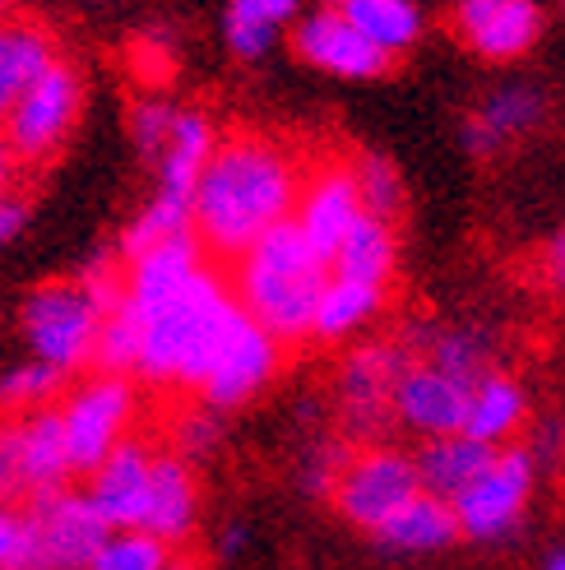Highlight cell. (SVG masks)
I'll use <instances>...</instances> for the list:
<instances>
[{
    "instance_id": "obj_1",
    "label": "cell",
    "mask_w": 565,
    "mask_h": 570,
    "mask_svg": "<svg viewBox=\"0 0 565 570\" xmlns=\"http://www.w3.org/2000/svg\"><path fill=\"white\" fill-rule=\"evenodd\" d=\"M297 154L278 139L237 130L218 139V149L195 186V233L214 255H246L265 233L297 214L301 195Z\"/></svg>"
},
{
    "instance_id": "obj_2",
    "label": "cell",
    "mask_w": 565,
    "mask_h": 570,
    "mask_svg": "<svg viewBox=\"0 0 565 570\" xmlns=\"http://www.w3.org/2000/svg\"><path fill=\"white\" fill-rule=\"evenodd\" d=\"M241 302L232 283L218 269H200L186 288L158 306L145 321V353H139V381L149 385H177V390H200L222 344L241 325Z\"/></svg>"
},
{
    "instance_id": "obj_3",
    "label": "cell",
    "mask_w": 565,
    "mask_h": 570,
    "mask_svg": "<svg viewBox=\"0 0 565 570\" xmlns=\"http://www.w3.org/2000/svg\"><path fill=\"white\" fill-rule=\"evenodd\" d=\"M329 283V261L301 237L297 218L278 223L246 255H237L232 293L256 325H265L282 348L316 334V306Z\"/></svg>"
},
{
    "instance_id": "obj_4",
    "label": "cell",
    "mask_w": 565,
    "mask_h": 570,
    "mask_svg": "<svg viewBox=\"0 0 565 570\" xmlns=\"http://www.w3.org/2000/svg\"><path fill=\"white\" fill-rule=\"evenodd\" d=\"M408 348L399 338H376V344H357L338 362L334 381V413L338 432L353 445H380V436L394 426V385L408 372Z\"/></svg>"
},
{
    "instance_id": "obj_5",
    "label": "cell",
    "mask_w": 565,
    "mask_h": 570,
    "mask_svg": "<svg viewBox=\"0 0 565 570\" xmlns=\"http://www.w3.org/2000/svg\"><path fill=\"white\" fill-rule=\"evenodd\" d=\"M102 311L79 278H56L28 293L23 302V338L38 362L75 376L79 366H93Z\"/></svg>"
},
{
    "instance_id": "obj_6",
    "label": "cell",
    "mask_w": 565,
    "mask_h": 570,
    "mask_svg": "<svg viewBox=\"0 0 565 570\" xmlns=\"http://www.w3.org/2000/svg\"><path fill=\"white\" fill-rule=\"evenodd\" d=\"M83 111V75L70 61H56L0 121V139L23 167H42L66 149Z\"/></svg>"
},
{
    "instance_id": "obj_7",
    "label": "cell",
    "mask_w": 565,
    "mask_h": 570,
    "mask_svg": "<svg viewBox=\"0 0 565 570\" xmlns=\"http://www.w3.org/2000/svg\"><path fill=\"white\" fill-rule=\"evenodd\" d=\"M538 478H543V469L528 454V445H500L487 473L455 501V515H459V529L468 543L496 548L505 538H515L533 497H538Z\"/></svg>"
},
{
    "instance_id": "obj_8",
    "label": "cell",
    "mask_w": 565,
    "mask_h": 570,
    "mask_svg": "<svg viewBox=\"0 0 565 570\" xmlns=\"http://www.w3.org/2000/svg\"><path fill=\"white\" fill-rule=\"evenodd\" d=\"M135 413H139V394L130 376L98 372L89 381H79L61 399V422H66L75 473L89 478L126 436H135Z\"/></svg>"
},
{
    "instance_id": "obj_9",
    "label": "cell",
    "mask_w": 565,
    "mask_h": 570,
    "mask_svg": "<svg viewBox=\"0 0 565 570\" xmlns=\"http://www.w3.org/2000/svg\"><path fill=\"white\" fill-rule=\"evenodd\" d=\"M422 492V478H417V460L394 445H357L353 460L338 473V488H334V510L344 515L353 529L376 533L394 510H404L413 497Z\"/></svg>"
},
{
    "instance_id": "obj_10",
    "label": "cell",
    "mask_w": 565,
    "mask_h": 570,
    "mask_svg": "<svg viewBox=\"0 0 565 570\" xmlns=\"http://www.w3.org/2000/svg\"><path fill=\"white\" fill-rule=\"evenodd\" d=\"M28 520H33L38 570H93L107 533H111L93 497L79 488L28 497Z\"/></svg>"
},
{
    "instance_id": "obj_11",
    "label": "cell",
    "mask_w": 565,
    "mask_h": 570,
    "mask_svg": "<svg viewBox=\"0 0 565 570\" xmlns=\"http://www.w3.org/2000/svg\"><path fill=\"white\" fill-rule=\"evenodd\" d=\"M366 214L361 205V186H357V167L344 158H325L301 177V195H297V227L301 237L316 246L320 261H334V250L344 246V237L353 233V223Z\"/></svg>"
},
{
    "instance_id": "obj_12",
    "label": "cell",
    "mask_w": 565,
    "mask_h": 570,
    "mask_svg": "<svg viewBox=\"0 0 565 570\" xmlns=\"http://www.w3.org/2000/svg\"><path fill=\"white\" fill-rule=\"evenodd\" d=\"M278 366H282V344L265 325L241 316L232 338L222 344L214 372L205 376L200 394H205V404L218 409V413L222 409H241V404H250V399H256L278 376Z\"/></svg>"
},
{
    "instance_id": "obj_13",
    "label": "cell",
    "mask_w": 565,
    "mask_h": 570,
    "mask_svg": "<svg viewBox=\"0 0 565 570\" xmlns=\"http://www.w3.org/2000/svg\"><path fill=\"white\" fill-rule=\"evenodd\" d=\"M293 51L306 66L338 75V79H380L394 66V56L380 51L371 38H361L334 6L310 10L293 23Z\"/></svg>"
},
{
    "instance_id": "obj_14",
    "label": "cell",
    "mask_w": 565,
    "mask_h": 570,
    "mask_svg": "<svg viewBox=\"0 0 565 570\" xmlns=\"http://www.w3.org/2000/svg\"><path fill=\"white\" fill-rule=\"evenodd\" d=\"M468 394H473V385L440 372L436 362H408V372L394 385V422L417 432L422 441L464 432Z\"/></svg>"
},
{
    "instance_id": "obj_15",
    "label": "cell",
    "mask_w": 565,
    "mask_h": 570,
    "mask_svg": "<svg viewBox=\"0 0 565 570\" xmlns=\"http://www.w3.org/2000/svg\"><path fill=\"white\" fill-rule=\"evenodd\" d=\"M455 33L483 61H519L543 38V6L538 0H459Z\"/></svg>"
},
{
    "instance_id": "obj_16",
    "label": "cell",
    "mask_w": 565,
    "mask_h": 570,
    "mask_svg": "<svg viewBox=\"0 0 565 570\" xmlns=\"http://www.w3.org/2000/svg\"><path fill=\"white\" fill-rule=\"evenodd\" d=\"M153 460L158 450L139 436H126L107 460L89 473V492L93 505L102 510V520L111 529H139L149 510V488H153Z\"/></svg>"
},
{
    "instance_id": "obj_17",
    "label": "cell",
    "mask_w": 565,
    "mask_h": 570,
    "mask_svg": "<svg viewBox=\"0 0 565 570\" xmlns=\"http://www.w3.org/2000/svg\"><path fill=\"white\" fill-rule=\"evenodd\" d=\"M205 269V242L200 233H181L149 246L145 255L126 261V306H135L139 316H153L158 306L172 302L186 283Z\"/></svg>"
},
{
    "instance_id": "obj_18",
    "label": "cell",
    "mask_w": 565,
    "mask_h": 570,
    "mask_svg": "<svg viewBox=\"0 0 565 570\" xmlns=\"http://www.w3.org/2000/svg\"><path fill=\"white\" fill-rule=\"evenodd\" d=\"M139 529L158 533L162 543H172V548H181L186 538L200 529V482H195V469H190L186 454L158 450L149 510H145V524Z\"/></svg>"
},
{
    "instance_id": "obj_19",
    "label": "cell",
    "mask_w": 565,
    "mask_h": 570,
    "mask_svg": "<svg viewBox=\"0 0 565 570\" xmlns=\"http://www.w3.org/2000/svg\"><path fill=\"white\" fill-rule=\"evenodd\" d=\"M399 344L413 362H436L464 385H477L487 372H496V338L477 325H408Z\"/></svg>"
},
{
    "instance_id": "obj_20",
    "label": "cell",
    "mask_w": 565,
    "mask_h": 570,
    "mask_svg": "<svg viewBox=\"0 0 565 570\" xmlns=\"http://www.w3.org/2000/svg\"><path fill=\"white\" fill-rule=\"evenodd\" d=\"M371 538L389 557H432V552H445L449 543H459L464 529H459V515L449 501L417 492L404 510H394Z\"/></svg>"
},
{
    "instance_id": "obj_21",
    "label": "cell",
    "mask_w": 565,
    "mask_h": 570,
    "mask_svg": "<svg viewBox=\"0 0 565 570\" xmlns=\"http://www.w3.org/2000/svg\"><path fill=\"white\" fill-rule=\"evenodd\" d=\"M417 460V478H422V492H432L440 501L455 505L477 478L487 473V464L496 460V445L477 441L468 432H449V436H432L422 441V450L413 454Z\"/></svg>"
},
{
    "instance_id": "obj_22",
    "label": "cell",
    "mask_w": 565,
    "mask_h": 570,
    "mask_svg": "<svg viewBox=\"0 0 565 570\" xmlns=\"http://www.w3.org/2000/svg\"><path fill=\"white\" fill-rule=\"evenodd\" d=\"M56 61V42L38 19H0V121Z\"/></svg>"
},
{
    "instance_id": "obj_23",
    "label": "cell",
    "mask_w": 565,
    "mask_h": 570,
    "mask_svg": "<svg viewBox=\"0 0 565 570\" xmlns=\"http://www.w3.org/2000/svg\"><path fill=\"white\" fill-rule=\"evenodd\" d=\"M19 445H23V478H28V497L42 492H61L75 478L70 460V441H66V422L61 409H33L19 417Z\"/></svg>"
},
{
    "instance_id": "obj_24",
    "label": "cell",
    "mask_w": 565,
    "mask_h": 570,
    "mask_svg": "<svg viewBox=\"0 0 565 570\" xmlns=\"http://www.w3.org/2000/svg\"><path fill=\"white\" fill-rule=\"evenodd\" d=\"M547 117V98L533 89V83H505L496 89L483 107H477V117L468 121L464 139L473 154H496L500 145H511V139L538 130Z\"/></svg>"
},
{
    "instance_id": "obj_25",
    "label": "cell",
    "mask_w": 565,
    "mask_h": 570,
    "mask_svg": "<svg viewBox=\"0 0 565 570\" xmlns=\"http://www.w3.org/2000/svg\"><path fill=\"white\" fill-rule=\"evenodd\" d=\"M528 390L511 376V372H487L483 381L473 385L468 394V422H464V432L477 436V441H487V445H515V436L528 426Z\"/></svg>"
},
{
    "instance_id": "obj_26",
    "label": "cell",
    "mask_w": 565,
    "mask_h": 570,
    "mask_svg": "<svg viewBox=\"0 0 565 570\" xmlns=\"http://www.w3.org/2000/svg\"><path fill=\"white\" fill-rule=\"evenodd\" d=\"M394 269H399V237H394L389 218H376V214H361L329 261V274L376 283V288H389Z\"/></svg>"
},
{
    "instance_id": "obj_27",
    "label": "cell",
    "mask_w": 565,
    "mask_h": 570,
    "mask_svg": "<svg viewBox=\"0 0 565 570\" xmlns=\"http://www.w3.org/2000/svg\"><path fill=\"white\" fill-rule=\"evenodd\" d=\"M214 149H218V135H214V121L205 117V111H195V107L177 111L172 139H167V149L158 158V186L195 195V186H200Z\"/></svg>"
},
{
    "instance_id": "obj_28",
    "label": "cell",
    "mask_w": 565,
    "mask_h": 570,
    "mask_svg": "<svg viewBox=\"0 0 565 570\" xmlns=\"http://www.w3.org/2000/svg\"><path fill=\"white\" fill-rule=\"evenodd\" d=\"M385 306V288L376 283H357V278H338L329 274L320 306H316V334L320 344H338V338H353L361 325H371Z\"/></svg>"
},
{
    "instance_id": "obj_29",
    "label": "cell",
    "mask_w": 565,
    "mask_h": 570,
    "mask_svg": "<svg viewBox=\"0 0 565 570\" xmlns=\"http://www.w3.org/2000/svg\"><path fill=\"white\" fill-rule=\"evenodd\" d=\"M301 0H228V14H222V38L228 51L241 61H260L269 56L278 28H288L297 19Z\"/></svg>"
},
{
    "instance_id": "obj_30",
    "label": "cell",
    "mask_w": 565,
    "mask_h": 570,
    "mask_svg": "<svg viewBox=\"0 0 565 570\" xmlns=\"http://www.w3.org/2000/svg\"><path fill=\"white\" fill-rule=\"evenodd\" d=\"M361 38H371L380 51L399 56L422 38V6L417 0H338L334 6Z\"/></svg>"
},
{
    "instance_id": "obj_31",
    "label": "cell",
    "mask_w": 565,
    "mask_h": 570,
    "mask_svg": "<svg viewBox=\"0 0 565 570\" xmlns=\"http://www.w3.org/2000/svg\"><path fill=\"white\" fill-rule=\"evenodd\" d=\"M181 233H195V195H181V190H167L158 186L149 195V205L135 214V223L126 227L121 237V261H135L145 255L149 246L167 242V237H181Z\"/></svg>"
},
{
    "instance_id": "obj_32",
    "label": "cell",
    "mask_w": 565,
    "mask_h": 570,
    "mask_svg": "<svg viewBox=\"0 0 565 570\" xmlns=\"http://www.w3.org/2000/svg\"><path fill=\"white\" fill-rule=\"evenodd\" d=\"M139 353H145V316H139L135 306L121 302L117 311H111V316H102L93 366H98V372L135 376V372H139Z\"/></svg>"
},
{
    "instance_id": "obj_33",
    "label": "cell",
    "mask_w": 565,
    "mask_h": 570,
    "mask_svg": "<svg viewBox=\"0 0 565 570\" xmlns=\"http://www.w3.org/2000/svg\"><path fill=\"white\" fill-rule=\"evenodd\" d=\"M172 557H177V548L162 543L149 529H111L93 570H167Z\"/></svg>"
},
{
    "instance_id": "obj_34",
    "label": "cell",
    "mask_w": 565,
    "mask_h": 570,
    "mask_svg": "<svg viewBox=\"0 0 565 570\" xmlns=\"http://www.w3.org/2000/svg\"><path fill=\"white\" fill-rule=\"evenodd\" d=\"M61 372L56 366H47V362H23V366H14V372L0 381V413H33V409H47L51 404V394L61 390Z\"/></svg>"
},
{
    "instance_id": "obj_35",
    "label": "cell",
    "mask_w": 565,
    "mask_h": 570,
    "mask_svg": "<svg viewBox=\"0 0 565 570\" xmlns=\"http://www.w3.org/2000/svg\"><path fill=\"white\" fill-rule=\"evenodd\" d=\"M353 167H357V186H361L366 214H376V218H394V214H399L404 181H399V173H394V163L380 158V154H361Z\"/></svg>"
},
{
    "instance_id": "obj_36",
    "label": "cell",
    "mask_w": 565,
    "mask_h": 570,
    "mask_svg": "<svg viewBox=\"0 0 565 570\" xmlns=\"http://www.w3.org/2000/svg\"><path fill=\"white\" fill-rule=\"evenodd\" d=\"M348 460H353V441H344V436L316 441V445L301 454V469H297L301 492H310V497H334L338 473H344Z\"/></svg>"
},
{
    "instance_id": "obj_37",
    "label": "cell",
    "mask_w": 565,
    "mask_h": 570,
    "mask_svg": "<svg viewBox=\"0 0 565 570\" xmlns=\"http://www.w3.org/2000/svg\"><path fill=\"white\" fill-rule=\"evenodd\" d=\"M0 570H38L28 505H0Z\"/></svg>"
},
{
    "instance_id": "obj_38",
    "label": "cell",
    "mask_w": 565,
    "mask_h": 570,
    "mask_svg": "<svg viewBox=\"0 0 565 570\" xmlns=\"http://www.w3.org/2000/svg\"><path fill=\"white\" fill-rule=\"evenodd\" d=\"M222 441V422H218V409H190L172 422V450L186 454V460H205V454H214Z\"/></svg>"
},
{
    "instance_id": "obj_39",
    "label": "cell",
    "mask_w": 565,
    "mask_h": 570,
    "mask_svg": "<svg viewBox=\"0 0 565 570\" xmlns=\"http://www.w3.org/2000/svg\"><path fill=\"white\" fill-rule=\"evenodd\" d=\"M28 501V478H23V445H19V417L0 413V505Z\"/></svg>"
},
{
    "instance_id": "obj_40",
    "label": "cell",
    "mask_w": 565,
    "mask_h": 570,
    "mask_svg": "<svg viewBox=\"0 0 565 570\" xmlns=\"http://www.w3.org/2000/svg\"><path fill=\"white\" fill-rule=\"evenodd\" d=\"M177 111H181V107H167L162 98H149V102H139V107H135L130 130H135V145H139V154L162 158L167 139H172V126H177Z\"/></svg>"
},
{
    "instance_id": "obj_41",
    "label": "cell",
    "mask_w": 565,
    "mask_h": 570,
    "mask_svg": "<svg viewBox=\"0 0 565 570\" xmlns=\"http://www.w3.org/2000/svg\"><path fill=\"white\" fill-rule=\"evenodd\" d=\"M524 445H528L533 460H538L543 473L556 469V464H561V454H565V422H561V417H538Z\"/></svg>"
},
{
    "instance_id": "obj_42",
    "label": "cell",
    "mask_w": 565,
    "mask_h": 570,
    "mask_svg": "<svg viewBox=\"0 0 565 570\" xmlns=\"http://www.w3.org/2000/svg\"><path fill=\"white\" fill-rule=\"evenodd\" d=\"M23 223H28V205H23L19 195H10L6 205H0V246L14 242V237L23 233Z\"/></svg>"
},
{
    "instance_id": "obj_43",
    "label": "cell",
    "mask_w": 565,
    "mask_h": 570,
    "mask_svg": "<svg viewBox=\"0 0 565 570\" xmlns=\"http://www.w3.org/2000/svg\"><path fill=\"white\" fill-rule=\"evenodd\" d=\"M19 173H23V163L14 158V149L0 139V205L14 195V186H19Z\"/></svg>"
},
{
    "instance_id": "obj_44",
    "label": "cell",
    "mask_w": 565,
    "mask_h": 570,
    "mask_svg": "<svg viewBox=\"0 0 565 570\" xmlns=\"http://www.w3.org/2000/svg\"><path fill=\"white\" fill-rule=\"evenodd\" d=\"M246 538H250V533H246V524H241V520H237V524H228V529L218 533V552H222V557H241V552H246Z\"/></svg>"
},
{
    "instance_id": "obj_45",
    "label": "cell",
    "mask_w": 565,
    "mask_h": 570,
    "mask_svg": "<svg viewBox=\"0 0 565 570\" xmlns=\"http://www.w3.org/2000/svg\"><path fill=\"white\" fill-rule=\"evenodd\" d=\"M547 269H552V278H556V283H565V233L547 246Z\"/></svg>"
},
{
    "instance_id": "obj_46",
    "label": "cell",
    "mask_w": 565,
    "mask_h": 570,
    "mask_svg": "<svg viewBox=\"0 0 565 570\" xmlns=\"http://www.w3.org/2000/svg\"><path fill=\"white\" fill-rule=\"evenodd\" d=\"M167 570H205V561H195V557H172V566Z\"/></svg>"
},
{
    "instance_id": "obj_47",
    "label": "cell",
    "mask_w": 565,
    "mask_h": 570,
    "mask_svg": "<svg viewBox=\"0 0 565 570\" xmlns=\"http://www.w3.org/2000/svg\"><path fill=\"white\" fill-rule=\"evenodd\" d=\"M543 570H565V548H556V552L543 561Z\"/></svg>"
},
{
    "instance_id": "obj_48",
    "label": "cell",
    "mask_w": 565,
    "mask_h": 570,
    "mask_svg": "<svg viewBox=\"0 0 565 570\" xmlns=\"http://www.w3.org/2000/svg\"><path fill=\"white\" fill-rule=\"evenodd\" d=\"M6 10H10V0H0V19H6Z\"/></svg>"
},
{
    "instance_id": "obj_49",
    "label": "cell",
    "mask_w": 565,
    "mask_h": 570,
    "mask_svg": "<svg viewBox=\"0 0 565 570\" xmlns=\"http://www.w3.org/2000/svg\"><path fill=\"white\" fill-rule=\"evenodd\" d=\"M325 6H338V0H325Z\"/></svg>"
},
{
    "instance_id": "obj_50",
    "label": "cell",
    "mask_w": 565,
    "mask_h": 570,
    "mask_svg": "<svg viewBox=\"0 0 565 570\" xmlns=\"http://www.w3.org/2000/svg\"><path fill=\"white\" fill-rule=\"evenodd\" d=\"M561 14H565V0H561Z\"/></svg>"
},
{
    "instance_id": "obj_51",
    "label": "cell",
    "mask_w": 565,
    "mask_h": 570,
    "mask_svg": "<svg viewBox=\"0 0 565 570\" xmlns=\"http://www.w3.org/2000/svg\"><path fill=\"white\" fill-rule=\"evenodd\" d=\"M455 6H459V0H455Z\"/></svg>"
}]
</instances>
